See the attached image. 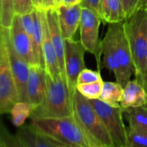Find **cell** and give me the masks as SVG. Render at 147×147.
I'll return each instance as SVG.
<instances>
[{"label":"cell","mask_w":147,"mask_h":147,"mask_svg":"<svg viewBox=\"0 0 147 147\" xmlns=\"http://www.w3.org/2000/svg\"><path fill=\"white\" fill-rule=\"evenodd\" d=\"M73 116L93 147H114L102 120L90 103L77 89L73 94Z\"/></svg>","instance_id":"obj_1"},{"label":"cell","mask_w":147,"mask_h":147,"mask_svg":"<svg viewBox=\"0 0 147 147\" xmlns=\"http://www.w3.org/2000/svg\"><path fill=\"white\" fill-rule=\"evenodd\" d=\"M31 125L40 132L67 147H93L74 116L30 117Z\"/></svg>","instance_id":"obj_2"},{"label":"cell","mask_w":147,"mask_h":147,"mask_svg":"<svg viewBox=\"0 0 147 147\" xmlns=\"http://www.w3.org/2000/svg\"><path fill=\"white\" fill-rule=\"evenodd\" d=\"M135 76L139 82L147 71V10H138L124 21Z\"/></svg>","instance_id":"obj_3"},{"label":"cell","mask_w":147,"mask_h":147,"mask_svg":"<svg viewBox=\"0 0 147 147\" xmlns=\"http://www.w3.org/2000/svg\"><path fill=\"white\" fill-rule=\"evenodd\" d=\"M73 94L62 77L54 80L46 73V92L42 104L32 109L30 117L59 118L73 115Z\"/></svg>","instance_id":"obj_4"},{"label":"cell","mask_w":147,"mask_h":147,"mask_svg":"<svg viewBox=\"0 0 147 147\" xmlns=\"http://www.w3.org/2000/svg\"><path fill=\"white\" fill-rule=\"evenodd\" d=\"M19 101L16 82L10 64L7 47L1 32L0 42V115L10 113Z\"/></svg>","instance_id":"obj_5"},{"label":"cell","mask_w":147,"mask_h":147,"mask_svg":"<svg viewBox=\"0 0 147 147\" xmlns=\"http://www.w3.org/2000/svg\"><path fill=\"white\" fill-rule=\"evenodd\" d=\"M115 145L125 147L126 127L123 122V110L120 106L109 105L100 99L89 100Z\"/></svg>","instance_id":"obj_6"},{"label":"cell","mask_w":147,"mask_h":147,"mask_svg":"<svg viewBox=\"0 0 147 147\" xmlns=\"http://www.w3.org/2000/svg\"><path fill=\"white\" fill-rule=\"evenodd\" d=\"M101 18L93 10L82 7L80 21V41L86 51L95 56L99 71L101 69V49L100 41V25Z\"/></svg>","instance_id":"obj_7"},{"label":"cell","mask_w":147,"mask_h":147,"mask_svg":"<svg viewBox=\"0 0 147 147\" xmlns=\"http://www.w3.org/2000/svg\"><path fill=\"white\" fill-rule=\"evenodd\" d=\"M85 52L86 49L81 41L74 40V38L65 40L64 71L67 86L72 94L76 90L80 73L85 68Z\"/></svg>","instance_id":"obj_8"},{"label":"cell","mask_w":147,"mask_h":147,"mask_svg":"<svg viewBox=\"0 0 147 147\" xmlns=\"http://www.w3.org/2000/svg\"><path fill=\"white\" fill-rule=\"evenodd\" d=\"M2 34L4 36L7 47L12 75L18 92L19 101L28 102L27 84L30 74V64L24 58H22L13 49L10 39V30L2 28Z\"/></svg>","instance_id":"obj_9"},{"label":"cell","mask_w":147,"mask_h":147,"mask_svg":"<svg viewBox=\"0 0 147 147\" xmlns=\"http://www.w3.org/2000/svg\"><path fill=\"white\" fill-rule=\"evenodd\" d=\"M10 39L15 51L30 65L36 64L32 42L28 34L24 30L20 17L15 15L10 28Z\"/></svg>","instance_id":"obj_10"},{"label":"cell","mask_w":147,"mask_h":147,"mask_svg":"<svg viewBox=\"0 0 147 147\" xmlns=\"http://www.w3.org/2000/svg\"><path fill=\"white\" fill-rule=\"evenodd\" d=\"M41 18L42 24V54L44 59L45 71L52 79L57 80L62 76L57 55L50 38L46 19V13L44 10H41Z\"/></svg>","instance_id":"obj_11"},{"label":"cell","mask_w":147,"mask_h":147,"mask_svg":"<svg viewBox=\"0 0 147 147\" xmlns=\"http://www.w3.org/2000/svg\"><path fill=\"white\" fill-rule=\"evenodd\" d=\"M46 92V71L39 65H30L27 84L28 102L33 108L40 106Z\"/></svg>","instance_id":"obj_12"},{"label":"cell","mask_w":147,"mask_h":147,"mask_svg":"<svg viewBox=\"0 0 147 147\" xmlns=\"http://www.w3.org/2000/svg\"><path fill=\"white\" fill-rule=\"evenodd\" d=\"M82 9L81 4L68 6L60 5L56 7L61 32L65 40L74 38L80 25Z\"/></svg>","instance_id":"obj_13"},{"label":"cell","mask_w":147,"mask_h":147,"mask_svg":"<svg viewBox=\"0 0 147 147\" xmlns=\"http://www.w3.org/2000/svg\"><path fill=\"white\" fill-rule=\"evenodd\" d=\"M46 13V19L48 23V27L49 30V35L53 45L55 47L59 66L61 72V76L63 79L66 80L65 77V71H64V60H65V39L63 38L60 25H59V19L56 8L50 9L45 11Z\"/></svg>","instance_id":"obj_14"},{"label":"cell","mask_w":147,"mask_h":147,"mask_svg":"<svg viewBox=\"0 0 147 147\" xmlns=\"http://www.w3.org/2000/svg\"><path fill=\"white\" fill-rule=\"evenodd\" d=\"M16 136L25 147H67L40 132L31 125L19 127Z\"/></svg>","instance_id":"obj_15"},{"label":"cell","mask_w":147,"mask_h":147,"mask_svg":"<svg viewBox=\"0 0 147 147\" xmlns=\"http://www.w3.org/2000/svg\"><path fill=\"white\" fill-rule=\"evenodd\" d=\"M147 104V94L143 85L135 78L130 80L124 87L122 99L119 106L124 108L136 107Z\"/></svg>","instance_id":"obj_16"},{"label":"cell","mask_w":147,"mask_h":147,"mask_svg":"<svg viewBox=\"0 0 147 147\" xmlns=\"http://www.w3.org/2000/svg\"><path fill=\"white\" fill-rule=\"evenodd\" d=\"M100 17L108 24L120 23L126 18L120 0H100Z\"/></svg>","instance_id":"obj_17"},{"label":"cell","mask_w":147,"mask_h":147,"mask_svg":"<svg viewBox=\"0 0 147 147\" xmlns=\"http://www.w3.org/2000/svg\"><path fill=\"white\" fill-rule=\"evenodd\" d=\"M33 21H34V31L31 38L33 53L36 65H39L45 69L44 59L42 54V24L41 18V10L35 9L32 11Z\"/></svg>","instance_id":"obj_18"},{"label":"cell","mask_w":147,"mask_h":147,"mask_svg":"<svg viewBox=\"0 0 147 147\" xmlns=\"http://www.w3.org/2000/svg\"><path fill=\"white\" fill-rule=\"evenodd\" d=\"M122 110L130 128L147 133V104L136 107L122 108Z\"/></svg>","instance_id":"obj_19"},{"label":"cell","mask_w":147,"mask_h":147,"mask_svg":"<svg viewBox=\"0 0 147 147\" xmlns=\"http://www.w3.org/2000/svg\"><path fill=\"white\" fill-rule=\"evenodd\" d=\"M124 87L119 82H104L100 100L112 106H119L122 99Z\"/></svg>","instance_id":"obj_20"},{"label":"cell","mask_w":147,"mask_h":147,"mask_svg":"<svg viewBox=\"0 0 147 147\" xmlns=\"http://www.w3.org/2000/svg\"><path fill=\"white\" fill-rule=\"evenodd\" d=\"M32 109L33 107L29 102H17L10 113L11 114V121L13 125L17 127H21L24 125L25 120L30 117Z\"/></svg>","instance_id":"obj_21"},{"label":"cell","mask_w":147,"mask_h":147,"mask_svg":"<svg viewBox=\"0 0 147 147\" xmlns=\"http://www.w3.org/2000/svg\"><path fill=\"white\" fill-rule=\"evenodd\" d=\"M15 17L13 0H0V24L3 29L10 30Z\"/></svg>","instance_id":"obj_22"},{"label":"cell","mask_w":147,"mask_h":147,"mask_svg":"<svg viewBox=\"0 0 147 147\" xmlns=\"http://www.w3.org/2000/svg\"><path fill=\"white\" fill-rule=\"evenodd\" d=\"M103 82V81H100L92 83L78 84L76 86V89L88 100L99 99L102 91Z\"/></svg>","instance_id":"obj_23"},{"label":"cell","mask_w":147,"mask_h":147,"mask_svg":"<svg viewBox=\"0 0 147 147\" xmlns=\"http://www.w3.org/2000/svg\"><path fill=\"white\" fill-rule=\"evenodd\" d=\"M125 147H147V133L126 127Z\"/></svg>","instance_id":"obj_24"},{"label":"cell","mask_w":147,"mask_h":147,"mask_svg":"<svg viewBox=\"0 0 147 147\" xmlns=\"http://www.w3.org/2000/svg\"><path fill=\"white\" fill-rule=\"evenodd\" d=\"M0 143L4 147H25L17 136L10 133L4 125L0 126Z\"/></svg>","instance_id":"obj_25"},{"label":"cell","mask_w":147,"mask_h":147,"mask_svg":"<svg viewBox=\"0 0 147 147\" xmlns=\"http://www.w3.org/2000/svg\"><path fill=\"white\" fill-rule=\"evenodd\" d=\"M126 18L138 10H147V0H120Z\"/></svg>","instance_id":"obj_26"},{"label":"cell","mask_w":147,"mask_h":147,"mask_svg":"<svg viewBox=\"0 0 147 147\" xmlns=\"http://www.w3.org/2000/svg\"><path fill=\"white\" fill-rule=\"evenodd\" d=\"M102 81L100 71L99 70H91L88 68H84L78 76L77 79V85L78 84H86V83H92Z\"/></svg>","instance_id":"obj_27"},{"label":"cell","mask_w":147,"mask_h":147,"mask_svg":"<svg viewBox=\"0 0 147 147\" xmlns=\"http://www.w3.org/2000/svg\"><path fill=\"white\" fill-rule=\"evenodd\" d=\"M15 15L22 16L30 13L35 10L32 0H13Z\"/></svg>","instance_id":"obj_28"},{"label":"cell","mask_w":147,"mask_h":147,"mask_svg":"<svg viewBox=\"0 0 147 147\" xmlns=\"http://www.w3.org/2000/svg\"><path fill=\"white\" fill-rule=\"evenodd\" d=\"M82 7H86L94 11L100 16V0H82Z\"/></svg>","instance_id":"obj_29"},{"label":"cell","mask_w":147,"mask_h":147,"mask_svg":"<svg viewBox=\"0 0 147 147\" xmlns=\"http://www.w3.org/2000/svg\"><path fill=\"white\" fill-rule=\"evenodd\" d=\"M55 0H43L42 1V9L44 11L55 9Z\"/></svg>","instance_id":"obj_30"},{"label":"cell","mask_w":147,"mask_h":147,"mask_svg":"<svg viewBox=\"0 0 147 147\" xmlns=\"http://www.w3.org/2000/svg\"><path fill=\"white\" fill-rule=\"evenodd\" d=\"M81 2H82V0H61V4L60 5L68 6V5H74L81 4Z\"/></svg>","instance_id":"obj_31"},{"label":"cell","mask_w":147,"mask_h":147,"mask_svg":"<svg viewBox=\"0 0 147 147\" xmlns=\"http://www.w3.org/2000/svg\"><path fill=\"white\" fill-rule=\"evenodd\" d=\"M42 1L43 0H32L35 9L36 10H43L42 9Z\"/></svg>","instance_id":"obj_32"},{"label":"cell","mask_w":147,"mask_h":147,"mask_svg":"<svg viewBox=\"0 0 147 147\" xmlns=\"http://www.w3.org/2000/svg\"><path fill=\"white\" fill-rule=\"evenodd\" d=\"M139 82L143 85V87H144V88L147 94V71L145 73V75L144 76V77L141 79V81H139Z\"/></svg>","instance_id":"obj_33"},{"label":"cell","mask_w":147,"mask_h":147,"mask_svg":"<svg viewBox=\"0 0 147 147\" xmlns=\"http://www.w3.org/2000/svg\"><path fill=\"white\" fill-rule=\"evenodd\" d=\"M55 7H57L61 4V0H55Z\"/></svg>","instance_id":"obj_34"},{"label":"cell","mask_w":147,"mask_h":147,"mask_svg":"<svg viewBox=\"0 0 147 147\" xmlns=\"http://www.w3.org/2000/svg\"><path fill=\"white\" fill-rule=\"evenodd\" d=\"M1 32H2V27L1 24H0V42H1Z\"/></svg>","instance_id":"obj_35"},{"label":"cell","mask_w":147,"mask_h":147,"mask_svg":"<svg viewBox=\"0 0 147 147\" xmlns=\"http://www.w3.org/2000/svg\"><path fill=\"white\" fill-rule=\"evenodd\" d=\"M4 124H3V122H2V119H1V118H0V126L1 125H3Z\"/></svg>","instance_id":"obj_36"},{"label":"cell","mask_w":147,"mask_h":147,"mask_svg":"<svg viewBox=\"0 0 147 147\" xmlns=\"http://www.w3.org/2000/svg\"><path fill=\"white\" fill-rule=\"evenodd\" d=\"M0 147H4V146L2 145V144H1V143H0Z\"/></svg>","instance_id":"obj_37"},{"label":"cell","mask_w":147,"mask_h":147,"mask_svg":"<svg viewBox=\"0 0 147 147\" xmlns=\"http://www.w3.org/2000/svg\"><path fill=\"white\" fill-rule=\"evenodd\" d=\"M114 147H119V146H117V145H115V146H114Z\"/></svg>","instance_id":"obj_38"}]
</instances>
